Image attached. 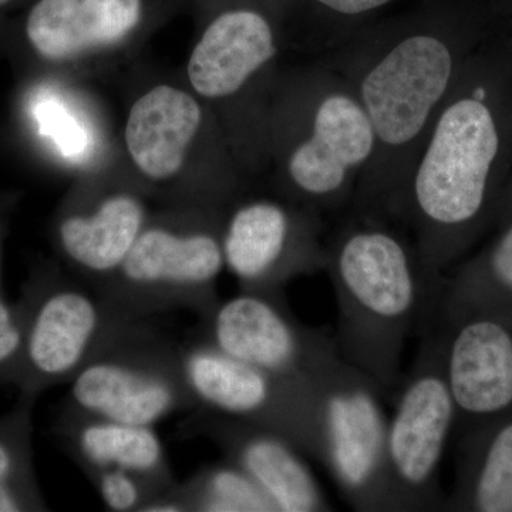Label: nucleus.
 Wrapping results in <instances>:
<instances>
[{
    "mask_svg": "<svg viewBox=\"0 0 512 512\" xmlns=\"http://www.w3.org/2000/svg\"><path fill=\"white\" fill-rule=\"evenodd\" d=\"M23 346L25 326L19 302L10 303L0 293V383L18 387Z\"/></svg>",
    "mask_w": 512,
    "mask_h": 512,
    "instance_id": "b1692460",
    "label": "nucleus"
},
{
    "mask_svg": "<svg viewBox=\"0 0 512 512\" xmlns=\"http://www.w3.org/2000/svg\"><path fill=\"white\" fill-rule=\"evenodd\" d=\"M195 409L180 345L148 319H138L73 377L60 410L154 427Z\"/></svg>",
    "mask_w": 512,
    "mask_h": 512,
    "instance_id": "6e6552de",
    "label": "nucleus"
},
{
    "mask_svg": "<svg viewBox=\"0 0 512 512\" xmlns=\"http://www.w3.org/2000/svg\"><path fill=\"white\" fill-rule=\"evenodd\" d=\"M441 362L458 417H494L512 406V329L493 316L444 318Z\"/></svg>",
    "mask_w": 512,
    "mask_h": 512,
    "instance_id": "f3484780",
    "label": "nucleus"
},
{
    "mask_svg": "<svg viewBox=\"0 0 512 512\" xmlns=\"http://www.w3.org/2000/svg\"><path fill=\"white\" fill-rule=\"evenodd\" d=\"M197 339L239 362L309 383L340 356L333 336L296 318L285 292L238 289L198 318Z\"/></svg>",
    "mask_w": 512,
    "mask_h": 512,
    "instance_id": "ddd939ff",
    "label": "nucleus"
},
{
    "mask_svg": "<svg viewBox=\"0 0 512 512\" xmlns=\"http://www.w3.org/2000/svg\"><path fill=\"white\" fill-rule=\"evenodd\" d=\"M323 437V466L350 507L392 512L387 481L389 416L382 387L338 356L311 380Z\"/></svg>",
    "mask_w": 512,
    "mask_h": 512,
    "instance_id": "1a4fd4ad",
    "label": "nucleus"
},
{
    "mask_svg": "<svg viewBox=\"0 0 512 512\" xmlns=\"http://www.w3.org/2000/svg\"><path fill=\"white\" fill-rule=\"evenodd\" d=\"M146 18V0H37L26 19L42 59L69 63L117 49Z\"/></svg>",
    "mask_w": 512,
    "mask_h": 512,
    "instance_id": "a211bd4d",
    "label": "nucleus"
},
{
    "mask_svg": "<svg viewBox=\"0 0 512 512\" xmlns=\"http://www.w3.org/2000/svg\"><path fill=\"white\" fill-rule=\"evenodd\" d=\"M53 431L83 473L116 468L150 478L165 488L177 483L163 441L154 427L60 410Z\"/></svg>",
    "mask_w": 512,
    "mask_h": 512,
    "instance_id": "6ab92c4d",
    "label": "nucleus"
},
{
    "mask_svg": "<svg viewBox=\"0 0 512 512\" xmlns=\"http://www.w3.org/2000/svg\"><path fill=\"white\" fill-rule=\"evenodd\" d=\"M83 474L109 511L143 512L151 500L167 490L150 478L116 468H96Z\"/></svg>",
    "mask_w": 512,
    "mask_h": 512,
    "instance_id": "5701e85b",
    "label": "nucleus"
},
{
    "mask_svg": "<svg viewBox=\"0 0 512 512\" xmlns=\"http://www.w3.org/2000/svg\"><path fill=\"white\" fill-rule=\"evenodd\" d=\"M0 293H2V289H0Z\"/></svg>",
    "mask_w": 512,
    "mask_h": 512,
    "instance_id": "cd10ccee",
    "label": "nucleus"
},
{
    "mask_svg": "<svg viewBox=\"0 0 512 512\" xmlns=\"http://www.w3.org/2000/svg\"><path fill=\"white\" fill-rule=\"evenodd\" d=\"M392 397L386 441L392 511H436L441 505V461L457 421L436 330L424 338Z\"/></svg>",
    "mask_w": 512,
    "mask_h": 512,
    "instance_id": "9d476101",
    "label": "nucleus"
},
{
    "mask_svg": "<svg viewBox=\"0 0 512 512\" xmlns=\"http://www.w3.org/2000/svg\"><path fill=\"white\" fill-rule=\"evenodd\" d=\"M25 326L20 394L69 384L104 346L140 318L57 266L30 276L19 299Z\"/></svg>",
    "mask_w": 512,
    "mask_h": 512,
    "instance_id": "0eeeda50",
    "label": "nucleus"
},
{
    "mask_svg": "<svg viewBox=\"0 0 512 512\" xmlns=\"http://www.w3.org/2000/svg\"><path fill=\"white\" fill-rule=\"evenodd\" d=\"M376 151L372 123L352 87L326 63L279 74L269 113V160L282 198L316 212L350 198Z\"/></svg>",
    "mask_w": 512,
    "mask_h": 512,
    "instance_id": "20e7f679",
    "label": "nucleus"
},
{
    "mask_svg": "<svg viewBox=\"0 0 512 512\" xmlns=\"http://www.w3.org/2000/svg\"><path fill=\"white\" fill-rule=\"evenodd\" d=\"M504 148L493 87L464 66L390 218L412 229L424 271L436 284L483 214Z\"/></svg>",
    "mask_w": 512,
    "mask_h": 512,
    "instance_id": "7ed1b4c3",
    "label": "nucleus"
},
{
    "mask_svg": "<svg viewBox=\"0 0 512 512\" xmlns=\"http://www.w3.org/2000/svg\"><path fill=\"white\" fill-rule=\"evenodd\" d=\"M279 36L265 12L251 6L221 10L192 47V92L214 104L237 164L256 170L269 160V113L279 72Z\"/></svg>",
    "mask_w": 512,
    "mask_h": 512,
    "instance_id": "39448f33",
    "label": "nucleus"
},
{
    "mask_svg": "<svg viewBox=\"0 0 512 512\" xmlns=\"http://www.w3.org/2000/svg\"><path fill=\"white\" fill-rule=\"evenodd\" d=\"M313 2L329 15L339 16L342 19H356L389 5L393 0H313Z\"/></svg>",
    "mask_w": 512,
    "mask_h": 512,
    "instance_id": "a878e982",
    "label": "nucleus"
},
{
    "mask_svg": "<svg viewBox=\"0 0 512 512\" xmlns=\"http://www.w3.org/2000/svg\"><path fill=\"white\" fill-rule=\"evenodd\" d=\"M35 397L20 394L0 417V512L47 511L33 467Z\"/></svg>",
    "mask_w": 512,
    "mask_h": 512,
    "instance_id": "aec40b11",
    "label": "nucleus"
},
{
    "mask_svg": "<svg viewBox=\"0 0 512 512\" xmlns=\"http://www.w3.org/2000/svg\"><path fill=\"white\" fill-rule=\"evenodd\" d=\"M477 279H480V284L488 282L491 288L494 286L498 289L497 292L512 295V224L485 258L484 264L480 266V274L467 272L447 282L441 279L440 285H464Z\"/></svg>",
    "mask_w": 512,
    "mask_h": 512,
    "instance_id": "393cba45",
    "label": "nucleus"
},
{
    "mask_svg": "<svg viewBox=\"0 0 512 512\" xmlns=\"http://www.w3.org/2000/svg\"><path fill=\"white\" fill-rule=\"evenodd\" d=\"M146 197L124 185H92L67 201L55 244L72 275L96 289L119 271L153 215Z\"/></svg>",
    "mask_w": 512,
    "mask_h": 512,
    "instance_id": "4468645a",
    "label": "nucleus"
},
{
    "mask_svg": "<svg viewBox=\"0 0 512 512\" xmlns=\"http://www.w3.org/2000/svg\"><path fill=\"white\" fill-rule=\"evenodd\" d=\"M174 491L185 512H276L258 484L227 458L177 481Z\"/></svg>",
    "mask_w": 512,
    "mask_h": 512,
    "instance_id": "412c9836",
    "label": "nucleus"
},
{
    "mask_svg": "<svg viewBox=\"0 0 512 512\" xmlns=\"http://www.w3.org/2000/svg\"><path fill=\"white\" fill-rule=\"evenodd\" d=\"M9 2L10 0H0V8H2V6L8 5Z\"/></svg>",
    "mask_w": 512,
    "mask_h": 512,
    "instance_id": "bb28decb",
    "label": "nucleus"
},
{
    "mask_svg": "<svg viewBox=\"0 0 512 512\" xmlns=\"http://www.w3.org/2000/svg\"><path fill=\"white\" fill-rule=\"evenodd\" d=\"M464 49L447 26L410 23L350 37L323 62L352 87L375 131L355 214L392 218L431 124L463 72Z\"/></svg>",
    "mask_w": 512,
    "mask_h": 512,
    "instance_id": "f257e3e1",
    "label": "nucleus"
},
{
    "mask_svg": "<svg viewBox=\"0 0 512 512\" xmlns=\"http://www.w3.org/2000/svg\"><path fill=\"white\" fill-rule=\"evenodd\" d=\"M184 430L220 448L258 484L276 512L332 511L302 451L281 434L205 409H195Z\"/></svg>",
    "mask_w": 512,
    "mask_h": 512,
    "instance_id": "2eb2a0df",
    "label": "nucleus"
},
{
    "mask_svg": "<svg viewBox=\"0 0 512 512\" xmlns=\"http://www.w3.org/2000/svg\"><path fill=\"white\" fill-rule=\"evenodd\" d=\"M200 97L173 86L150 87L128 110L124 146L128 160L144 184L170 192L184 207L183 175L192 146L208 127Z\"/></svg>",
    "mask_w": 512,
    "mask_h": 512,
    "instance_id": "dca6fc26",
    "label": "nucleus"
},
{
    "mask_svg": "<svg viewBox=\"0 0 512 512\" xmlns=\"http://www.w3.org/2000/svg\"><path fill=\"white\" fill-rule=\"evenodd\" d=\"M326 247L336 349L392 397L404 375L407 339L436 311L440 285L424 271L414 241L384 218L355 214Z\"/></svg>",
    "mask_w": 512,
    "mask_h": 512,
    "instance_id": "f03ea898",
    "label": "nucleus"
},
{
    "mask_svg": "<svg viewBox=\"0 0 512 512\" xmlns=\"http://www.w3.org/2000/svg\"><path fill=\"white\" fill-rule=\"evenodd\" d=\"M181 365L198 409L281 434L323 463V437L312 383L239 362L195 338L180 345Z\"/></svg>",
    "mask_w": 512,
    "mask_h": 512,
    "instance_id": "9b49d317",
    "label": "nucleus"
},
{
    "mask_svg": "<svg viewBox=\"0 0 512 512\" xmlns=\"http://www.w3.org/2000/svg\"><path fill=\"white\" fill-rule=\"evenodd\" d=\"M458 498L477 511L512 512V421L490 437Z\"/></svg>",
    "mask_w": 512,
    "mask_h": 512,
    "instance_id": "4be33fe9",
    "label": "nucleus"
},
{
    "mask_svg": "<svg viewBox=\"0 0 512 512\" xmlns=\"http://www.w3.org/2000/svg\"><path fill=\"white\" fill-rule=\"evenodd\" d=\"M222 252L225 268L244 291L285 292L293 279L325 272L328 264L319 212L285 198L229 204Z\"/></svg>",
    "mask_w": 512,
    "mask_h": 512,
    "instance_id": "f8f14e48",
    "label": "nucleus"
},
{
    "mask_svg": "<svg viewBox=\"0 0 512 512\" xmlns=\"http://www.w3.org/2000/svg\"><path fill=\"white\" fill-rule=\"evenodd\" d=\"M225 210L175 207L151 215L119 271L96 291L134 318L178 309L205 315L221 299Z\"/></svg>",
    "mask_w": 512,
    "mask_h": 512,
    "instance_id": "423d86ee",
    "label": "nucleus"
}]
</instances>
